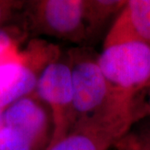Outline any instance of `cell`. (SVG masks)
I'll list each match as a JSON object with an SVG mask.
<instances>
[{
  "instance_id": "6da1fadb",
  "label": "cell",
  "mask_w": 150,
  "mask_h": 150,
  "mask_svg": "<svg viewBox=\"0 0 150 150\" xmlns=\"http://www.w3.org/2000/svg\"><path fill=\"white\" fill-rule=\"evenodd\" d=\"M65 55L71 72L75 123L114 112H138L135 101L113 91L98 65V55L93 50L76 47Z\"/></svg>"
},
{
  "instance_id": "7a4b0ae2",
  "label": "cell",
  "mask_w": 150,
  "mask_h": 150,
  "mask_svg": "<svg viewBox=\"0 0 150 150\" xmlns=\"http://www.w3.org/2000/svg\"><path fill=\"white\" fill-rule=\"evenodd\" d=\"M98 63L113 91L134 100L138 93L150 87V45L124 42L103 47Z\"/></svg>"
},
{
  "instance_id": "3957f363",
  "label": "cell",
  "mask_w": 150,
  "mask_h": 150,
  "mask_svg": "<svg viewBox=\"0 0 150 150\" xmlns=\"http://www.w3.org/2000/svg\"><path fill=\"white\" fill-rule=\"evenodd\" d=\"M59 46L35 38L15 59L0 64V111L34 93L43 69L61 55Z\"/></svg>"
},
{
  "instance_id": "277c9868",
  "label": "cell",
  "mask_w": 150,
  "mask_h": 150,
  "mask_svg": "<svg viewBox=\"0 0 150 150\" xmlns=\"http://www.w3.org/2000/svg\"><path fill=\"white\" fill-rule=\"evenodd\" d=\"M28 25L35 34L76 44L88 42L83 0H38L27 4Z\"/></svg>"
},
{
  "instance_id": "5b68a950",
  "label": "cell",
  "mask_w": 150,
  "mask_h": 150,
  "mask_svg": "<svg viewBox=\"0 0 150 150\" xmlns=\"http://www.w3.org/2000/svg\"><path fill=\"white\" fill-rule=\"evenodd\" d=\"M52 115L54 131L49 145L64 138L74 126L71 72L66 55L50 62L42 71L33 93Z\"/></svg>"
},
{
  "instance_id": "8992f818",
  "label": "cell",
  "mask_w": 150,
  "mask_h": 150,
  "mask_svg": "<svg viewBox=\"0 0 150 150\" xmlns=\"http://www.w3.org/2000/svg\"><path fill=\"white\" fill-rule=\"evenodd\" d=\"M139 117L117 112L78 121L64 138L46 150H109L128 133Z\"/></svg>"
},
{
  "instance_id": "52a82bcc",
  "label": "cell",
  "mask_w": 150,
  "mask_h": 150,
  "mask_svg": "<svg viewBox=\"0 0 150 150\" xmlns=\"http://www.w3.org/2000/svg\"><path fill=\"white\" fill-rule=\"evenodd\" d=\"M0 125L20 132L41 150H46L54 131L52 115L47 105L34 93L24 97L1 112Z\"/></svg>"
},
{
  "instance_id": "ba28073f",
  "label": "cell",
  "mask_w": 150,
  "mask_h": 150,
  "mask_svg": "<svg viewBox=\"0 0 150 150\" xmlns=\"http://www.w3.org/2000/svg\"><path fill=\"white\" fill-rule=\"evenodd\" d=\"M124 42L150 45V0L126 1L108 31L103 47Z\"/></svg>"
},
{
  "instance_id": "9c48e42d",
  "label": "cell",
  "mask_w": 150,
  "mask_h": 150,
  "mask_svg": "<svg viewBox=\"0 0 150 150\" xmlns=\"http://www.w3.org/2000/svg\"><path fill=\"white\" fill-rule=\"evenodd\" d=\"M121 0H83L88 42L99 34L111 19H115L125 5Z\"/></svg>"
},
{
  "instance_id": "30bf717a",
  "label": "cell",
  "mask_w": 150,
  "mask_h": 150,
  "mask_svg": "<svg viewBox=\"0 0 150 150\" xmlns=\"http://www.w3.org/2000/svg\"><path fill=\"white\" fill-rule=\"evenodd\" d=\"M0 150H41L33 141L15 129L0 125Z\"/></svg>"
},
{
  "instance_id": "8fae6325",
  "label": "cell",
  "mask_w": 150,
  "mask_h": 150,
  "mask_svg": "<svg viewBox=\"0 0 150 150\" xmlns=\"http://www.w3.org/2000/svg\"><path fill=\"white\" fill-rule=\"evenodd\" d=\"M113 149L115 150H150V127L134 129L132 126Z\"/></svg>"
},
{
  "instance_id": "7c38bea8",
  "label": "cell",
  "mask_w": 150,
  "mask_h": 150,
  "mask_svg": "<svg viewBox=\"0 0 150 150\" xmlns=\"http://www.w3.org/2000/svg\"><path fill=\"white\" fill-rule=\"evenodd\" d=\"M23 6V4L22 2L0 0V28H4L6 23L9 21Z\"/></svg>"
},
{
  "instance_id": "4fadbf2b",
  "label": "cell",
  "mask_w": 150,
  "mask_h": 150,
  "mask_svg": "<svg viewBox=\"0 0 150 150\" xmlns=\"http://www.w3.org/2000/svg\"><path fill=\"white\" fill-rule=\"evenodd\" d=\"M147 112H149L150 116V91H149V103H148V106H147Z\"/></svg>"
},
{
  "instance_id": "5bb4252c",
  "label": "cell",
  "mask_w": 150,
  "mask_h": 150,
  "mask_svg": "<svg viewBox=\"0 0 150 150\" xmlns=\"http://www.w3.org/2000/svg\"><path fill=\"white\" fill-rule=\"evenodd\" d=\"M1 112H2V111H0V117H1Z\"/></svg>"
}]
</instances>
